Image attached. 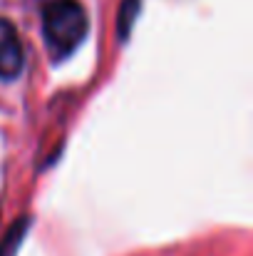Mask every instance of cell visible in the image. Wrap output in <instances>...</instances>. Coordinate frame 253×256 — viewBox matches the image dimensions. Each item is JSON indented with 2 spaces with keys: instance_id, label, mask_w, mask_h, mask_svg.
<instances>
[{
  "instance_id": "obj_2",
  "label": "cell",
  "mask_w": 253,
  "mask_h": 256,
  "mask_svg": "<svg viewBox=\"0 0 253 256\" xmlns=\"http://www.w3.org/2000/svg\"><path fill=\"white\" fill-rule=\"evenodd\" d=\"M25 68V48L15 25L0 18V80H15Z\"/></svg>"
},
{
  "instance_id": "obj_4",
  "label": "cell",
  "mask_w": 253,
  "mask_h": 256,
  "mask_svg": "<svg viewBox=\"0 0 253 256\" xmlns=\"http://www.w3.org/2000/svg\"><path fill=\"white\" fill-rule=\"evenodd\" d=\"M139 8H142V0H122V8H119V18H117V32H119V40L124 42L134 28V20L139 15Z\"/></svg>"
},
{
  "instance_id": "obj_1",
  "label": "cell",
  "mask_w": 253,
  "mask_h": 256,
  "mask_svg": "<svg viewBox=\"0 0 253 256\" xmlns=\"http://www.w3.org/2000/svg\"><path fill=\"white\" fill-rule=\"evenodd\" d=\"M89 32L87 10L77 0H52L42 10V38L52 62L67 60Z\"/></svg>"
},
{
  "instance_id": "obj_3",
  "label": "cell",
  "mask_w": 253,
  "mask_h": 256,
  "mask_svg": "<svg viewBox=\"0 0 253 256\" xmlns=\"http://www.w3.org/2000/svg\"><path fill=\"white\" fill-rule=\"evenodd\" d=\"M27 229H30V216L17 219V222L7 229V234H5V239H2V244H0V256H15L17 254L20 242L25 239Z\"/></svg>"
}]
</instances>
